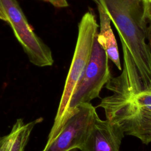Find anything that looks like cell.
Returning <instances> with one entry per match:
<instances>
[{
	"label": "cell",
	"mask_w": 151,
	"mask_h": 151,
	"mask_svg": "<svg viewBox=\"0 0 151 151\" xmlns=\"http://www.w3.org/2000/svg\"><path fill=\"white\" fill-rule=\"evenodd\" d=\"M124 133L108 120L96 116L81 151H120Z\"/></svg>",
	"instance_id": "52a82bcc"
},
{
	"label": "cell",
	"mask_w": 151,
	"mask_h": 151,
	"mask_svg": "<svg viewBox=\"0 0 151 151\" xmlns=\"http://www.w3.org/2000/svg\"><path fill=\"white\" fill-rule=\"evenodd\" d=\"M111 78L109 58L104 49L98 43L96 37L88 65L71 97L67 120L71 111L76 106L84 103H89L92 100L99 97L103 86Z\"/></svg>",
	"instance_id": "5b68a950"
},
{
	"label": "cell",
	"mask_w": 151,
	"mask_h": 151,
	"mask_svg": "<svg viewBox=\"0 0 151 151\" xmlns=\"http://www.w3.org/2000/svg\"><path fill=\"white\" fill-rule=\"evenodd\" d=\"M22 123L23 121L22 119H18L14 125L11 132L1 139L0 140V151H9L15 135Z\"/></svg>",
	"instance_id": "30bf717a"
},
{
	"label": "cell",
	"mask_w": 151,
	"mask_h": 151,
	"mask_svg": "<svg viewBox=\"0 0 151 151\" xmlns=\"http://www.w3.org/2000/svg\"><path fill=\"white\" fill-rule=\"evenodd\" d=\"M0 19L6 22V18L5 17V15H4V12L2 11V10L0 9Z\"/></svg>",
	"instance_id": "5bb4252c"
},
{
	"label": "cell",
	"mask_w": 151,
	"mask_h": 151,
	"mask_svg": "<svg viewBox=\"0 0 151 151\" xmlns=\"http://www.w3.org/2000/svg\"><path fill=\"white\" fill-rule=\"evenodd\" d=\"M99 107L103 109L106 119L125 134L145 145L151 142V88L135 93L112 92Z\"/></svg>",
	"instance_id": "7a4b0ae2"
},
{
	"label": "cell",
	"mask_w": 151,
	"mask_h": 151,
	"mask_svg": "<svg viewBox=\"0 0 151 151\" xmlns=\"http://www.w3.org/2000/svg\"><path fill=\"white\" fill-rule=\"evenodd\" d=\"M149 42L151 51V20L149 23Z\"/></svg>",
	"instance_id": "4fadbf2b"
},
{
	"label": "cell",
	"mask_w": 151,
	"mask_h": 151,
	"mask_svg": "<svg viewBox=\"0 0 151 151\" xmlns=\"http://www.w3.org/2000/svg\"><path fill=\"white\" fill-rule=\"evenodd\" d=\"M69 151H78V149H72V150H70Z\"/></svg>",
	"instance_id": "2e32d148"
},
{
	"label": "cell",
	"mask_w": 151,
	"mask_h": 151,
	"mask_svg": "<svg viewBox=\"0 0 151 151\" xmlns=\"http://www.w3.org/2000/svg\"><path fill=\"white\" fill-rule=\"evenodd\" d=\"M145 4H149V2H151V0H142Z\"/></svg>",
	"instance_id": "9a60e30c"
},
{
	"label": "cell",
	"mask_w": 151,
	"mask_h": 151,
	"mask_svg": "<svg viewBox=\"0 0 151 151\" xmlns=\"http://www.w3.org/2000/svg\"><path fill=\"white\" fill-rule=\"evenodd\" d=\"M50 3L52 5L57 8H65L68 6L67 0H39Z\"/></svg>",
	"instance_id": "8fae6325"
},
{
	"label": "cell",
	"mask_w": 151,
	"mask_h": 151,
	"mask_svg": "<svg viewBox=\"0 0 151 151\" xmlns=\"http://www.w3.org/2000/svg\"><path fill=\"white\" fill-rule=\"evenodd\" d=\"M0 9L14 34L34 65L43 67L54 63L50 48L34 32L17 0H0Z\"/></svg>",
	"instance_id": "277c9868"
},
{
	"label": "cell",
	"mask_w": 151,
	"mask_h": 151,
	"mask_svg": "<svg viewBox=\"0 0 151 151\" xmlns=\"http://www.w3.org/2000/svg\"><path fill=\"white\" fill-rule=\"evenodd\" d=\"M97 115L96 108L90 103L76 106L55 139L42 151H69L80 150Z\"/></svg>",
	"instance_id": "8992f818"
},
{
	"label": "cell",
	"mask_w": 151,
	"mask_h": 151,
	"mask_svg": "<svg viewBox=\"0 0 151 151\" xmlns=\"http://www.w3.org/2000/svg\"><path fill=\"white\" fill-rule=\"evenodd\" d=\"M42 120L40 118L26 124L22 123L15 135L9 151H23L34 126Z\"/></svg>",
	"instance_id": "9c48e42d"
},
{
	"label": "cell",
	"mask_w": 151,
	"mask_h": 151,
	"mask_svg": "<svg viewBox=\"0 0 151 151\" xmlns=\"http://www.w3.org/2000/svg\"><path fill=\"white\" fill-rule=\"evenodd\" d=\"M146 9L148 18L151 20V2L146 5Z\"/></svg>",
	"instance_id": "7c38bea8"
},
{
	"label": "cell",
	"mask_w": 151,
	"mask_h": 151,
	"mask_svg": "<svg viewBox=\"0 0 151 151\" xmlns=\"http://www.w3.org/2000/svg\"><path fill=\"white\" fill-rule=\"evenodd\" d=\"M99 27L95 15L91 11L86 12L78 23V36L74 52L54 124L45 146H48L55 139L67 121L71 97L89 62Z\"/></svg>",
	"instance_id": "3957f363"
},
{
	"label": "cell",
	"mask_w": 151,
	"mask_h": 151,
	"mask_svg": "<svg viewBox=\"0 0 151 151\" xmlns=\"http://www.w3.org/2000/svg\"><path fill=\"white\" fill-rule=\"evenodd\" d=\"M100 4L118 32L123 65L106 84L110 91L134 93L151 88V51L146 4L142 0H93Z\"/></svg>",
	"instance_id": "6da1fadb"
},
{
	"label": "cell",
	"mask_w": 151,
	"mask_h": 151,
	"mask_svg": "<svg viewBox=\"0 0 151 151\" xmlns=\"http://www.w3.org/2000/svg\"><path fill=\"white\" fill-rule=\"evenodd\" d=\"M94 3L97 7L100 20V30L97 35V42L106 52L109 59L119 70H122L118 46L110 25L111 20L103 6L98 2Z\"/></svg>",
	"instance_id": "ba28073f"
}]
</instances>
